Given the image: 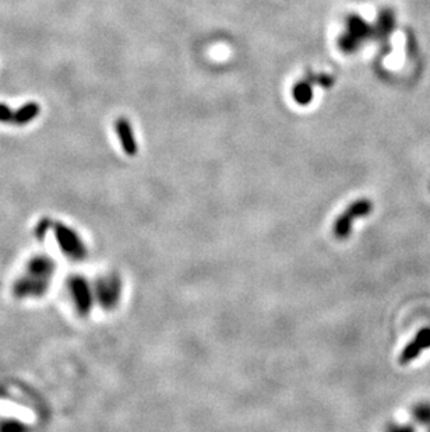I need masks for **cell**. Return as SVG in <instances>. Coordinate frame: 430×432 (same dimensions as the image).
<instances>
[{"label": "cell", "instance_id": "cell-1", "mask_svg": "<svg viewBox=\"0 0 430 432\" xmlns=\"http://www.w3.org/2000/svg\"><path fill=\"white\" fill-rule=\"evenodd\" d=\"M426 348H430V327H424L419 330L415 339L402 350L400 355V364L405 366L413 361V359L418 358L419 354Z\"/></svg>", "mask_w": 430, "mask_h": 432}, {"label": "cell", "instance_id": "cell-2", "mask_svg": "<svg viewBox=\"0 0 430 432\" xmlns=\"http://www.w3.org/2000/svg\"><path fill=\"white\" fill-rule=\"evenodd\" d=\"M116 129H118V136H119V138H120V143H122V146H123L124 152H126L129 156H134L135 152H137V146H135L133 130H131V126H130L129 120L120 118V119L116 122Z\"/></svg>", "mask_w": 430, "mask_h": 432}, {"label": "cell", "instance_id": "cell-3", "mask_svg": "<svg viewBox=\"0 0 430 432\" xmlns=\"http://www.w3.org/2000/svg\"><path fill=\"white\" fill-rule=\"evenodd\" d=\"M38 114H39V105L35 102H30L27 105H23L16 112H13V123L26 125L31 122Z\"/></svg>", "mask_w": 430, "mask_h": 432}, {"label": "cell", "instance_id": "cell-4", "mask_svg": "<svg viewBox=\"0 0 430 432\" xmlns=\"http://www.w3.org/2000/svg\"><path fill=\"white\" fill-rule=\"evenodd\" d=\"M0 122L13 123V111L5 104H0Z\"/></svg>", "mask_w": 430, "mask_h": 432}, {"label": "cell", "instance_id": "cell-5", "mask_svg": "<svg viewBox=\"0 0 430 432\" xmlns=\"http://www.w3.org/2000/svg\"><path fill=\"white\" fill-rule=\"evenodd\" d=\"M390 432H413L411 426H393Z\"/></svg>", "mask_w": 430, "mask_h": 432}]
</instances>
